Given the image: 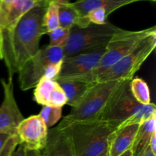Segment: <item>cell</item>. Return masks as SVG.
I'll return each instance as SVG.
<instances>
[{
	"label": "cell",
	"mask_w": 156,
	"mask_h": 156,
	"mask_svg": "<svg viewBox=\"0 0 156 156\" xmlns=\"http://www.w3.org/2000/svg\"><path fill=\"white\" fill-rule=\"evenodd\" d=\"M49 3V2H48ZM47 4L32 8L11 30L4 33V57L9 77H13L40 50V41L47 34L44 16Z\"/></svg>",
	"instance_id": "6da1fadb"
},
{
	"label": "cell",
	"mask_w": 156,
	"mask_h": 156,
	"mask_svg": "<svg viewBox=\"0 0 156 156\" xmlns=\"http://www.w3.org/2000/svg\"><path fill=\"white\" fill-rule=\"evenodd\" d=\"M68 133L76 156H98L108 149L110 136L118 128L103 120L62 123L58 125Z\"/></svg>",
	"instance_id": "7a4b0ae2"
},
{
	"label": "cell",
	"mask_w": 156,
	"mask_h": 156,
	"mask_svg": "<svg viewBox=\"0 0 156 156\" xmlns=\"http://www.w3.org/2000/svg\"><path fill=\"white\" fill-rule=\"evenodd\" d=\"M155 33H156L155 26L139 30L121 29L120 31L116 33L108 43L105 54L95 69L85 74L60 78L75 79L88 83H95V80L98 76L130 53L143 39Z\"/></svg>",
	"instance_id": "3957f363"
},
{
	"label": "cell",
	"mask_w": 156,
	"mask_h": 156,
	"mask_svg": "<svg viewBox=\"0 0 156 156\" xmlns=\"http://www.w3.org/2000/svg\"><path fill=\"white\" fill-rule=\"evenodd\" d=\"M124 82L114 80L94 83L81 101L72 108L61 122L69 123L100 120Z\"/></svg>",
	"instance_id": "277c9868"
},
{
	"label": "cell",
	"mask_w": 156,
	"mask_h": 156,
	"mask_svg": "<svg viewBox=\"0 0 156 156\" xmlns=\"http://www.w3.org/2000/svg\"><path fill=\"white\" fill-rule=\"evenodd\" d=\"M129 81H125L117 94L114 96L100 120H107L118 127L141 124L156 114L153 103L143 105L133 96L129 87Z\"/></svg>",
	"instance_id": "5b68a950"
},
{
	"label": "cell",
	"mask_w": 156,
	"mask_h": 156,
	"mask_svg": "<svg viewBox=\"0 0 156 156\" xmlns=\"http://www.w3.org/2000/svg\"><path fill=\"white\" fill-rule=\"evenodd\" d=\"M120 30L121 28L109 22L102 25L90 24L85 27L74 26L70 28L68 42L63 48L64 57L105 47Z\"/></svg>",
	"instance_id": "8992f818"
},
{
	"label": "cell",
	"mask_w": 156,
	"mask_h": 156,
	"mask_svg": "<svg viewBox=\"0 0 156 156\" xmlns=\"http://www.w3.org/2000/svg\"><path fill=\"white\" fill-rule=\"evenodd\" d=\"M156 47V33L143 39L130 53L97 78L95 82L130 81Z\"/></svg>",
	"instance_id": "52a82bcc"
},
{
	"label": "cell",
	"mask_w": 156,
	"mask_h": 156,
	"mask_svg": "<svg viewBox=\"0 0 156 156\" xmlns=\"http://www.w3.org/2000/svg\"><path fill=\"white\" fill-rule=\"evenodd\" d=\"M63 49L46 46L27 60L18 72L20 88L23 91L34 88L42 78L45 77L50 65L62 61Z\"/></svg>",
	"instance_id": "ba28073f"
},
{
	"label": "cell",
	"mask_w": 156,
	"mask_h": 156,
	"mask_svg": "<svg viewBox=\"0 0 156 156\" xmlns=\"http://www.w3.org/2000/svg\"><path fill=\"white\" fill-rule=\"evenodd\" d=\"M49 129L40 115H32L18 124L15 135L18 145H21L27 151H38L44 149L47 142Z\"/></svg>",
	"instance_id": "9c48e42d"
},
{
	"label": "cell",
	"mask_w": 156,
	"mask_h": 156,
	"mask_svg": "<svg viewBox=\"0 0 156 156\" xmlns=\"http://www.w3.org/2000/svg\"><path fill=\"white\" fill-rule=\"evenodd\" d=\"M1 83L4 98L0 105V133L13 136L24 117L15 100L12 78L9 77L7 82L1 79Z\"/></svg>",
	"instance_id": "30bf717a"
},
{
	"label": "cell",
	"mask_w": 156,
	"mask_h": 156,
	"mask_svg": "<svg viewBox=\"0 0 156 156\" xmlns=\"http://www.w3.org/2000/svg\"><path fill=\"white\" fill-rule=\"evenodd\" d=\"M105 50L106 46L64 57L58 78L70 77L90 73L98 66Z\"/></svg>",
	"instance_id": "8fae6325"
},
{
	"label": "cell",
	"mask_w": 156,
	"mask_h": 156,
	"mask_svg": "<svg viewBox=\"0 0 156 156\" xmlns=\"http://www.w3.org/2000/svg\"><path fill=\"white\" fill-rule=\"evenodd\" d=\"M50 0H0V29L5 32L15 24L32 8L47 4Z\"/></svg>",
	"instance_id": "7c38bea8"
},
{
	"label": "cell",
	"mask_w": 156,
	"mask_h": 156,
	"mask_svg": "<svg viewBox=\"0 0 156 156\" xmlns=\"http://www.w3.org/2000/svg\"><path fill=\"white\" fill-rule=\"evenodd\" d=\"M34 100L43 106L62 108L67 99L63 90L56 81L42 78L34 87Z\"/></svg>",
	"instance_id": "4fadbf2b"
},
{
	"label": "cell",
	"mask_w": 156,
	"mask_h": 156,
	"mask_svg": "<svg viewBox=\"0 0 156 156\" xmlns=\"http://www.w3.org/2000/svg\"><path fill=\"white\" fill-rule=\"evenodd\" d=\"M39 156H76L67 131L58 126L49 129L47 145Z\"/></svg>",
	"instance_id": "5bb4252c"
},
{
	"label": "cell",
	"mask_w": 156,
	"mask_h": 156,
	"mask_svg": "<svg viewBox=\"0 0 156 156\" xmlns=\"http://www.w3.org/2000/svg\"><path fill=\"white\" fill-rule=\"evenodd\" d=\"M140 125H129L116 129L110 136L108 147V156H120L129 150Z\"/></svg>",
	"instance_id": "9a60e30c"
},
{
	"label": "cell",
	"mask_w": 156,
	"mask_h": 156,
	"mask_svg": "<svg viewBox=\"0 0 156 156\" xmlns=\"http://www.w3.org/2000/svg\"><path fill=\"white\" fill-rule=\"evenodd\" d=\"M139 2L138 0H77L72 2L73 7L82 16H85L88 12L95 9H104L109 15L117 9Z\"/></svg>",
	"instance_id": "2e32d148"
},
{
	"label": "cell",
	"mask_w": 156,
	"mask_h": 156,
	"mask_svg": "<svg viewBox=\"0 0 156 156\" xmlns=\"http://www.w3.org/2000/svg\"><path fill=\"white\" fill-rule=\"evenodd\" d=\"M56 82L60 85L67 99L66 105L74 108L81 101L87 91L94 83L82 82L75 79L59 78Z\"/></svg>",
	"instance_id": "e0dca14e"
},
{
	"label": "cell",
	"mask_w": 156,
	"mask_h": 156,
	"mask_svg": "<svg viewBox=\"0 0 156 156\" xmlns=\"http://www.w3.org/2000/svg\"><path fill=\"white\" fill-rule=\"evenodd\" d=\"M156 114L140 125L131 147L132 156H142L149 145L152 135L156 133Z\"/></svg>",
	"instance_id": "ac0fdd59"
},
{
	"label": "cell",
	"mask_w": 156,
	"mask_h": 156,
	"mask_svg": "<svg viewBox=\"0 0 156 156\" xmlns=\"http://www.w3.org/2000/svg\"><path fill=\"white\" fill-rule=\"evenodd\" d=\"M56 4L58 6L59 27L70 29L74 26L85 27L90 24L86 17L82 16L73 7L72 2H56Z\"/></svg>",
	"instance_id": "d6986e66"
},
{
	"label": "cell",
	"mask_w": 156,
	"mask_h": 156,
	"mask_svg": "<svg viewBox=\"0 0 156 156\" xmlns=\"http://www.w3.org/2000/svg\"><path fill=\"white\" fill-rule=\"evenodd\" d=\"M129 90L137 102L143 105L151 104L150 90L147 83L141 78H134L129 82Z\"/></svg>",
	"instance_id": "ffe728a7"
},
{
	"label": "cell",
	"mask_w": 156,
	"mask_h": 156,
	"mask_svg": "<svg viewBox=\"0 0 156 156\" xmlns=\"http://www.w3.org/2000/svg\"><path fill=\"white\" fill-rule=\"evenodd\" d=\"M43 23L47 34L59 27L58 6L56 2L53 0H50L47 5Z\"/></svg>",
	"instance_id": "44dd1931"
},
{
	"label": "cell",
	"mask_w": 156,
	"mask_h": 156,
	"mask_svg": "<svg viewBox=\"0 0 156 156\" xmlns=\"http://www.w3.org/2000/svg\"><path fill=\"white\" fill-rule=\"evenodd\" d=\"M40 117L48 129L53 127L62 117V108L43 106Z\"/></svg>",
	"instance_id": "7402d4cb"
},
{
	"label": "cell",
	"mask_w": 156,
	"mask_h": 156,
	"mask_svg": "<svg viewBox=\"0 0 156 156\" xmlns=\"http://www.w3.org/2000/svg\"><path fill=\"white\" fill-rule=\"evenodd\" d=\"M70 29L59 27L55 30L48 32L47 34L50 37L49 46L55 47H60L63 49L66 45L69 36Z\"/></svg>",
	"instance_id": "603a6c76"
},
{
	"label": "cell",
	"mask_w": 156,
	"mask_h": 156,
	"mask_svg": "<svg viewBox=\"0 0 156 156\" xmlns=\"http://www.w3.org/2000/svg\"><path fill=\"white\" fill-rule=\"evenodd\" d=\"M108 16L106 11L104 9H93L88 12L85 15L90 24H97V25H102V24H106L108 22L107 21Z\"/></svg>",
	"instance_id": "cb8c5ba5"
},
{
	"label": "cell",
	"mask_w": 156,
	"mask_h": 156,
	"mask_svg": "<svg viewBox=\"0 0 156 156\" xmlns=\"http://www.w3.org/2000/svg\"><path fill=\"white\" fill-rule=\"evenodd\" d=\"M18 145V140L16 135L11 136L8 139L2 150L0 152V156H11Z\"/></svg>",
	"instance_id": "d4e9b609"
},
{
	"label": "cell",
	"mask_w": 156,
	"mask_h": 156,
	"mask_svg": "<svg viewBox=\"0 0 156 156\" xmlns=\"http://www.w3.org/2000/svg\"><path fill=\"white\" fill-rule=\"evenodd\" d=\"M11 156H27V150L21 145H18Z\"/></svg>",
	"instance_id": "484cf974"
},
{
	"label": "cell",
	"mask_w": 156,
	"mask_h": 156,
	"mask_svg": "<svg viewBox=\"0 0 156 156\" xmlns=\"http://www.w3.org/2000/svg\"><path fill=\"white\" fill-rule=\"evenodd\" d=\"M4 57V33L0 29V59Z\"/></svg>",
	"instance_id": "4316f807"
},
{
	"label": "cell",
	"mask_w": 156,
	"mask_h": 156,
	"mask_svg": "<svg viewBox=\"0 0 156 156\" xmlns=\"http://www.w3.org/2000/svg\"><path fill=\"white\" fill-rule=\"evenodd\" d=\"M11 136L9 134L3 133H0V152L2 150L3 147H4L5 144L7 142L8 139Z\"/></svg>",
	"instance_id": "83f0119b"
},
{
	"label": "cell",
	"mask_w": 156,
	"mask_h": 156,
	"mask_svg": "<svg viewBox=\"0 0 156 156\" xmlns=\"http://www.w3.org/2000/svg\"><path fill=\"white\" fill-rule=\"evenodd\" d=\"M149 148H150L151 151L153 154L156 155V133L152 135V138H151L150 142H149Z\"/></svg>",
	"instance_id": "f1b7e54d"
},
{
	"label": "cell",
	"mask_w": 156,
	"mask_h": 156,
	"mask_svg": "<svg viewBox=\"0 0 156 156\" xmlns=\"http://www.w3.org/2000/svg\"><path fill=\"white\" fill-rule=\"evenodd\" d=\"M142 156H156V155L152 153V151H151V149H150V148H149V146H148V148L146 149V150L145 151V152L143 153V155Z\"/></svg>",
	"instance_id": "f546056e"
},
{
	"label": "cell",
	"mask_w": 156,
	"mask_h": 156,
	"mask_svg": "<svg viewBox=\"0 0 156 156\" xmlns=\"http://www.w3.org/2000/svg\"><path fill=\"white\" fill-rule=\"evenodd\" d=\"M40 152L38 151H27V156H39Z\"/></svg>",
	"instance_id": "4dcf8cb0"
},
{
	"label": "cell",
	"mask_w": 156,
	"mask_h": 156,
	"mask_svg": "<svg viewBox=\"0 0 156 156\" xmlns=\"http://www.w3.org/2000/svg\"><path fill=\"white\" fill-rule=\"evenodd\" d=\"M120 156H132V153H131V150L129 149V150L126 151V152H125L124 153L122 154Z\"/></svg>",
	"instance_id": "1f68e13d"
},
{
	"label": "cell",
	"mask_w": 156,
	"mask_h": 156,
	"mask_svg": "<svg viewBox=\"0 0 156 156\" xmlns=\"http://www.w3.org/2000/svg\"><path fill=\"white\" fill-rule=\"evenodd\" d=\"M53 1L56 2H62V3L69 2V0H53Z\"/></svg>",
	"instance_id": "d6a6232c"
},
{
	"label": "cell",
	"mask_w": 156,
	"mask_h": 156,
	"mask_svg": "<svg viewBox=\"0 0 156 156\" xmlns=\"http://www.w3.org/2000/svg\"><path fill=\"white\" fill-rule=\"evenodd\" d=\"M98 156H108V149H107V150H105V152H102V153L100 155H98Z\"/></svg>",
	"instance_id": "836d02e7"
},
{
	"label": "cell",
	"mask_w": 156,
	"mask_h": 156,
	"mask_svg": "<svg viewBox=\"0 0 156 156\" xmlns=\"http://www.w3.org/2000/svg\"><path fill=\"white\" fill-rule=\"evenodd\" d=\"M139 2L140 1H150V2H155L156 0H138Z\"/></svg>",
	"instance_id": "e575fe53"
}]
</instances>
